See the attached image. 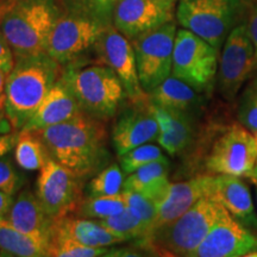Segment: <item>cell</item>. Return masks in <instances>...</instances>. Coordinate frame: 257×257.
<instances>
[{
    "label": "cell",
    "mask_w": 257,
    "mask_h": 257,
    "mask_svg": "<svg viewBox=\"0 0 257 257\" xmlns=\"http://www.w3.org/2000/svg\"><path fill=\"white\" fill-rule=\"evenodd\" d=\"M168 172L169 161L163 156L128 174V178L124 180L123 189L142 193L159 206L165 199L170 185Z\"/></svg>",
    "instance_id": "603a6c76"
},
{
    "label": "cell",
    "mask_w": 257,
    "mask_h": 257,
    "mask_svg": "<svg viewBox=\"0 0 257 257\" xmlns=\"http://www.w3.org/2000/svg\"><path fill=\"white\" fill-rule=\"evenodd\" d=\"M94 49L99 62L111 68L119 78L126 92V98L133 104L148 99V94L140 82L133 43L127 37L111 25L96 42Z\"/></svg>",
    "instance_id": "4fadbf2b"
},
{
    "label": "cell",
    "mask_w": 257,
    "mask_h": 257,
    "mask_svg": "<svg viewBox=\"0 0 257 257\" xmlns=\"http://www.w3.org/2000/svg\"><path fill=\"white\" fill-rule=\"evenodd\" d=\"M99 257H152V250L140 245H138V248L124 246V248L107 250Z\"/></svg>",
    "instance_id": "8d00e7d4"
},
{
    "label": "cell",
    "mask_w": 257,
    "mask_h": 257,
    "mask_svg": "<svg viewBox=\"0 0 257 257\" xmlns=\"http://www.w3.org/2000/svg\"><path fill=\"white\" fill-rule=\"evenodd\" d=\"M144 248H149V246H144ZM149 249L152 250V257H161V256L159 255V253H156L152 248H149Z\"/></svg>",
    "instance_id": "7dc6e473"
},
{
    "label": "cell",
    "mask_w": 257,
    "mask_h": 257,
    "mask_svg": "<svg viewBox=\"0 0 257 257\" xmlns=\"http://www.w3.org/2000/svg\"><path fill=\"white\" fill-rule=\"evenodd\" d=\"M124 186V172L119 166L111 165L99 172L89 182V194L93 197L99 195H115L121 193Z\"/></svg>",
    "instance_id": "f546056e"
},
{
    "label": "cell",
    "mask_w": 257,
    "mask_h": 257,
    "mask_svg": "<svg viewBox=\"0 0 257 257\" xmlns=\"http://www.w3.org/2000/svg\"><path fill=\"white\" fill-rule=\"evenodd\" d=\"M62 75L48 54L16 59L5 83V110L15 131H22Z\"/></svg>",
    "instance_id": "3957f363"
},
{
    "label": "cell",
    "mask_w": 257,
    "mask_h": 257,
    "mask_svg": "<svg viewBox=\"0 0 257 257\" xmlns=\"http://www.w3.org/2000/svg\"><path fill=\"white\" fill-rule=\"evenodd\" d=\"M108 27L111 25L64 12L51 32L47 54L61 66L73 63L82 54L95 47Z\"/></svg>",
    "instance_id": "8fae6325"
},
{
    "label": "cell",
    "mask_w": 257,
    "mask_h": 257,
    "mask_svg": "<svg viewBox=\"0 0 257 257\" xmlns=\"http://www.w3.org/2000/svg\"><path fill=\"white\" fill-rule=\"evenodd\" d=\"M256 160L255 136L240 123H231L212 143L205 168L211 175L252 179Z\"/></svg>",
    "instance_id": "8992f818"
},
{
    "label": "cell",
    "mask_w": 257,
    "mask_h": 257,
    "mask_svg": "<svg viewBox=\"0 0 257 257\" xmlns=\"http://www.w3.org/2000/svg\"><path fill=\"white\" fill-rule=\"evenodd\" d=\"M253 135V134H252ZM255 136V140H256V144H257V134L253 135ZM252 180H257V160H256V167H255V174H253V178Z\"/></svg>",
    "instance_id": "bcb514c9"
},
{
    "label": "cell",
    "mask_w": 257,
    "mask_h": 257,
    "mask_svg": "<svg viewBox=\"0 0 257 257\" xmlns=\"http://www.w3.org/2000/svg\"><path fill=\"white\" fill-rule=\"evenodd\" d=\"M19 133L0 134V157L8 155L12 149H15L18 140Z\"/></svg>",
    "instance_id": "ab89813d"
},
{
    "label": "cell",
    "mask_w": 257,
    "mask_h": 257,
    "mask_svg": "<svg viewBox=\"0 0 257 257\" xmlns=\"http://www.w3.org/2000/svg\"><path fill=\"white\" fill-rule=\"evenodd\" d=\"M0 257H16V256L11 255V253H9L6 251H3V250H0Z\"/></svg>",
    "instance_id": "f6af8a7d"
},
{
    "label": "cell",
    "mask_w": 257,
    "mask_h": 257,
    "mask_svg": "<svg viewBox=\"0 0 257 257\" xmlns=\"http://www.w3.org/2000/svg\"><path fill=\"white\" fill-rule=\"evenodd\" d=\"M46 144L36 131H19L15 160L24 170H41L50 159Z\"/></svg>",
    "instance_id": "d4e9b609"
},
{
    "label": "cell",
    "mask_w": 257,
    "mask_h": 257,
    "mask_svg": "<svg viewBox=\"0 0 257 257\" xmlns=\"http://www.w3.org/2000/svg\"><path fill=\"white\" fill-rule=\"evenodd\" d=\"M81 176L50 157L37 179V198L51 219L75 213L82 201Z\"/></svg>",
    "instance_id": "30bf717a"
},
{
    "label": "cell",
    "mask_w": 257,
    "mask_h": 257,
    "mask_svg": "<svg viewBox=\"0 0 257 257\" xmlns=\"http://www.w3.org/2000/svg\"><path fill=\"white\" fill-rule=\"evenodd\" d=\"M140 246H149V248H152L156 253H159L161 257H180V256H176V255H174V253L168 251V250H165L162 248H159V246L153 245V244H143V245H140Z\"/></svg>",
    "instance_id": "b9f144b4"
},
{
    "label": "cell",
    "mask_w": 257,
    "mask_h": 257,
    "mask_svg": "<svg viewBox=\"0 0 257 257\" xmlns=\"http://www.w3.org/2000/svg\"><path fill=\"white\" fill-rule=\"evenodd\" d=\"M64 12L61 0H16L0 9V31L15 59L47 54L51 32Z\"/></svg>",
    "instance_id": "7a4b0ae2"
},
{
    "label": "cell",
    "mask_w": 257,
    "mask_h": 257,
    "mask_svg": "<svg viewBox=\"0 0 257 257\" xmlns=\"http://www.w3.org/2000/svg\"><path fill=\"white\" fill-rule=\"evenodd\" d=\"M0 250L16 257H48L47 246L15 229L6 218H0Z\"/></svg>",
    "instance_id": "484cf974"
},
{
    "label": "cell",
    "mask_w": 257,
    "mask_h": 257,
    "mask_svg": "<svg viewBox=\"0 0 257 257\" xmlns=\"http://www.w3.org/2000/svg\"><path fill=\"white\" fill-rule=\"evenodd\" d=\"M255 250L256 234L226 211L188 257H240Z\"/></svg>",
    "instance_id": "9a60e30c"
},
{
    "label": "cell",
    "mask_w": 257,
    "mask_h": 257,
    "mask_svg": "<svg viewBox=\"0 0 257 257\" xmlns=\"http://www.w3.org/2000/svg\"><path fill=\"white\" fill-rule=\"evenodd\" d=\"M15 2L16 0H0V9L5 8V6L12 4V3H15Z\"/></svg>",
    "instance_id": "7bdbcfd3"
},
{
    "label": "cell",
    "mask_w": 257,
    "mask_h": 257,
    "mask_svg": "<svg viewBox=\"0 0 257 257\" xmlns=\"http://www.w3.org/2000/svg\"><path fill=\"white\" fill-rule=\"evenodd\" d=\"M5 218L15 229L48 248L54 219L48 216L37 195L30 189L19 193Z\"/></svg>",
    "instance_id": "ac0fdd59"
},
{
    "label": "cell",
    "mask_w": 257,
    "mask_h": 257,
    "mask_svg": "<svg viewBox=\"0 0 257 257\" xmlns=\"http://www.w3.org/2000/svg\"><path fill=\"white\" fill-rule=\"evenodd\" d=\"M118 0H61L66 12L112 25Z\"/></svg>",
    "instance_id": "f1b7e54d"
},
{
    "label": "cell",
    "mask_w": 257,
    "mask_h": 257,
    "mask_svg": "<svg viewBox=\"0 0 257 257\" xmlns=\"http://www.w3.org/2000/svg\"><path fill=\"white\" fill-rule=\"evenodd\" d=\"M176 32L172 21L131 40L140 82L147 94L172 75Z\"/></svg>",
    "instance_id": "9c48e42d"
},
{
    "label": "cell",
    "mask_w": 257,
    "mask_h": 257,
    "mask_svg": "<svg viewBox=\"0 0 257 257\" xmlns=\"http://www.w3.org/2000/svg\"><path fill=\"white\" fill-rule=\"evenodd\" d=\"M255 50L245 24L233 28L224 42L218 63L221 94L232 100L256 67Z\"/></svg>",
    "instance_id": "7c38bea8"
},
{
    "label": "cell",
    "mask_w": 257,
    "mask_h": 257,
    "mask_svg": "<svg viewBox=\"0 0 257 257\" xmlns=\"http://www.w3.org/2000/svg\"><path fill=\"white\" fill-rule=\"evenodd\" d=\"M240 0H179L176 19L219 51L232 30Z\"/></svg>",
    "instance_id": "ba28073f"
},
{
    "label": "cell",
    "mask_w": 257,
    "mask_h": 257,
    "mask_svg": "<svg viewBox=\"0 0 257 257\" xmlns=\"http://www.w3.org/2000/svg\"><path fill=\"white\" fill-rule=\"evenodd\" d=\"M246 30H248V35L251 40V43L253 46V50H255V57L257 62V5H255L249 15L248 24H246Z\"/></svg>",
    "instance_id": "f35d334b"
},
{
    "label": "cell",
    "mask_w": 257,
    "mask_h": 257,
    "mask_svg": "<svg viewBox=\"0 0 257 257\" xmlns=\"http://www.w3.org/2000/svg\"><path fill=\"white\" fill-rule=\"evenodd\" d=\"M135 107L120 115L112 130V142L118 156L157 140L160 126L150 107L149 96L134 104Z\"/></svg>",
    "instance_id": "2e32d148"
},
{
    "label": "cell",
    "mask_w": 257,
    "mask_h": 257,
    "mask_svg": "<svg viewBox=\"0 0 257 257\" xmlns=\"http://www.w3.org/2000/svg\"><path fill=\"white\" fill-rule=\"evenodd\" d=\"M121 194L124 195L126 206L136 211L138 216L142 218L144 224L148 226L149 236H150V233H152V230H153V225L155 223L156 214H157L156 202L153 201L152 199L146 197V195H143L142 193L136 192V191H130V189H123V191H121ZM141 242H142V240H141Z\"/></svg>",
    "instance_id": "d6a6232c"
},
{
    "label": "cell",
    "mask_w": 257,
    "mask_h": 257,
    "mask_svg": "<svg viewBox=\"0 0 257 257\" xmlns=\"http://www.w3.org/2000/svg\"><path fill=\"white\" fill-rule=\"evenodd\" d=\"M99 223L114 236L123 238L125 242L130 239H137L141 242L149 236V230L142 218L138 216L136 211L127 206L120 213L100 219Z\"/></svg>",
    "instance_id": "4316f807"
},
{
    "label": "cell",
    "mask_w": 257,
    "mask_h": 257,
    "mask_svg": "<svg viewBox=\"0 0 257 257\" xmlns=\"http://www.w3.org/2000/svg\"><path fill=\"white\" fill-rule=\"evenodd\" d=\"M226 210L212 197H205L186 213L168 225L154 231L138 245L153 244L180 257H188L200 245L214 224Z\"/></svg>",
    "instance_id": "5b68a950"
},
{
    "label": "cell",
    "mask_w": 257,
    "mask_h": 257,
    "mask_svg": "<svg viewBox=\"0 0 257 257\" xmlns=\"http://www.w3.org/2000/svg\"><path fill=\"white\" fill-rule=\"evenodd\" d=\"M126 208L124 195L119 193L115 195H99L82 199L75 213L79 217L89 218V219H105V218L115 216Z\"/></svg>",
    "instance_id": "83f0119b"
},
{
    "label": "cell",
    "mask_w": 257,
    "mask_h": 257,
    "mask_svg": "<svg viewBox=\"0 0 257 257\" xmlns=\"http://www.w3.org/2000/svg\"><path fill=\"white\" fill-rule=\"evenodd\" d=\"M161 157H163L161 148L154 146V144L147 143L135 148L125 155L120 156V166L124 173L131 174L141 167L146 166L148 163L153 162V161L159 160Z\"/></svg>",
    "instance_id": "1f68e13d"
},
{
    "label": "cell",
    "mask_w": 257,
    "mask_h": 257,
    "mask_svg": "<svg viewBox=\"0 0 257 257\" xmlns=\"http://www.w3.org/2000/svg\"><path fill=\"white\" fill-rule=\"evenodd\" d=\"M12 204H14V195L0 192V218H5L8 216Z\"/></svg>",
    "instance_id": "60d3db41"
},
{
    "label": "cell",
    "mask_w": 257,
    "mask_h": 257,
    "mask_svg": "<svg viewBox=\"0 0 257 257\" xmlns=\"http://www.w3.org/2000/svg\"><path fill=\"white\" fill-rule=\"evenodd\" d=\"M152 104L163 108L180 112H189L201 104L200 92L187 82L170 75L148 94Z\"/></svg>",
    "instance_id": "cb8c5ba5"
},
{
    "label": "cell",
    "mask_w": 257,
    "mask_h": 257,
    "mask_svg": "<svg viewBox=\"0 0 257 257\" xmlns=\"http://www.w3.org/2000/svg\"><path fill=\"white\" fill-rule=\"evenodd\" d=\"M8 74L0 68V134H8L9 126L6 125L10 124L6 115L5 110V83Z\"/></svg>",
    "instance_id": "74e56055"
},
{
    "label": "cell",
    "mask_w": 257,
    "mask_h": 257,
    "mask_svg": "<svg viewBox=\"0 0 257 257\" xmlns=\"http://www.w3.org/2000/svg\"><path fill=\"white\" fill-rule=\"evenodd\" d=\"M51 237H60L89 248H107L123 243L125 240L114 236L99 220H91L89 218L64 216L54 219ZM51 239V238H50Z\"/></svg>",
    "instance_id": "44dd1931"
},
{
    "label": "cell",
    "mask_w": 257,
    "mask_h": 257,
    "mask_svg": "<svg viewBox=\"0 0 257 257\" xmlns=\"http://www.w3.org/2000/svg\"><path fill=\"white\" fill-rule=\"evenodd\" d=\"M213 184L214 175L211 174L199 175L186 181L170 184L165 199L157 206L156 219L153 225L152 233L178 219L200 199L211 197Z\"/></svg>",
    "instance_id": "e0dca14e"
},
{
    "label": "cell",
    "mask_w": 257,
    "mask_h": 257,
    "mask_svg": "<svg viewBox=\"0 0 257 257\" xmlns=\"http://www.w3.org/2000/svg\"><path fill=\"white\" fill-rule=\"evenodd\" d=\"M240 124L251 134H257V91L244 102L239 112Z\"/></svg>",
    "instance_id": "e575fe53"
},
{
    "label": "cell",
    "mask_w": 257,
    "mask_h": 257,
    "mask_svg": "<svg viewBox=\"0 0 257 257\" xmlns=\"http://www.w3.org/2000/svg\"><path fill=\"white\" fill-rule=\"evenodd\" d=\"M218 51L189 30L176 32L172 75L200 93L211 92L218 73Z\"/></svg>",
    "instance_id": "52a82bcc"
},
{
    "label": "cell",
    "mask_w": 257,
    "mask_h": 257,
    "mask_svg": "<svg viewBox=\"0 0 257 257\" xmlns=\"http://www.w3.org/2000/svg\"><path fill=\"white\" fill-rule=\"evenodd\" d=\"M107 248H89L73 240L51 237L47 248L48 257H99L107 251Z\"/></svg>",
    "instance_id": "4dcf8cb0"
},
{
    "label": "cell",
    "mask_w": 257,
    "mask_h": 257,
    "mask_svg": "<svg viewBox=\"0 0 257 257\" xmlns=\"http://www.w3.org/2000/svg\"><path fill=\"white\" fill-rule=\"evenodd\" d=\"M36 133L50 156L81 178L94 172L105 157L107 135L104 124L83 112Z\"/></svg>",
    "instance_id": "6da1fadb"
},
{
    "label": "cell",
    "mask_w": 257,
    "mask_h": 257,
    "mask_svg": "<svg viewBox=\"0 0 257 257\" xmlns=\"http://www.w3.org/2000/svg\"><path fill=\"white\" fill-rule=\"evenodd\" d=\"M83 113L102 120L113 117L126 92L115 73L105 64L69 63L62 72Z\"/></svg>",
    "instance_id": "277c9868"
},
{
    "label": "cell",
    "mask_w": 257,
    "mask_h": 257,
    "mask_svg": "<svg viewBox=\"0 0 257 257\" xmlns=\"http://www.w3.org/2000/svg\"><path fill=\"white\" fill-rule=\"evenodd\" d=\"M176 0H118L112 25L128 40L174 19Z\"/></svg>",
    "instance_id": "5bb4252c"
},
{
    "label": "cell",
    "mask_w": 257,
    "mask_h": 257,
    "mask_svg": "<svg viewBox=\"0 0 257 257\" xmlns=\"http://www.w3.org/2000/svg\"><path fill=\"white\" fill-rule=\"evenodd\" d=\"M80 113L81 108L61 75L22 131L43 130L73 119Z\"/></svg>",
    "instance_id": "d6986e66"
},
{
    "label": "cell",
    "mask_w": 257,
    "mask_h": 257,
    "mask_svg": "<svg viewBox=\"0 0 257 257\" xmlns=\"http://www.w3.org/2000/svg\"><path fill=\"white\" fill-rule=\"evenodd\" d=\"M15 62L16 59L14 51H12L3 32L0 31V68L9 75L10 72L14 69Z\"/></svg>",
    "instance_id": "d590c367"
},
{
    "label": "cell",
    "mask_w": 257,
    "mask_h": 257,
    "mask_svg": "<svg viewBox=\"0 0 257 257\" xmlns=\"http://www.w3.org/2000/svg\"><path fill=\"white\" fill-rule=\"evenodd\" d=\"M23 186V178L9 157H0V192L14 195Z\"/></svg>",
    "instance_id": "836d02e7"
},
{
    "label": "cell",
    "mask_w": 257,
    "mask_h": 257,
    "mask_svg": "<svg viewBox=\"0 0 257 257\" xmlns=\"http://www.w3.org/2000/svg\"><path fill=\"white\" fill-rule=\"evenodd\" d=\"M240 257H257V250H255V251H250V252L245 253V255H243Z\"/></svg>",
    "instance_id": "ee69618b"
},
{
    "label": "cell",
    "mask_w": 257,
    "mask_h": 257,
    "mask_svg": "<svg viewBox=\"0 0 257 257\" xmlns=\"http://www.w3.org/2000/svg\"><path fill=\"white\" fill-rule=\"evenodd\" d=\"M150 107L160 126V134L157 137L160 146L173 156L185 152L194 136V128L189 114L160 107L152 102Z\"/></svg>",
    "instance_id": "7402d4cb"
},
{
    "label": "cell",
    "mask_w": 257,
    "mask_h": 257,
    "mask_svg": "<svg viewBox=\"0 0 257 257\" xmlns=\"http://www.w3.org/2000/svg\"><path fill=\"white\" fill-rule=\"evenodd\" d=\"M211 197L223 205L234 219L250 231L257 230V214L245 182L231 175H214Z\"/></svg>",
    "instance_id": "ffe728a7"
}]
</instances>
